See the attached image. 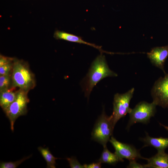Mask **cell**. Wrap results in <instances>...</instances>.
<instances>
[{"mask_svg": "<svg viewBox=\"0 0 168 168\" xmlns=\"http://www.w3.org/2000/svg\"><path fill=\"white\" fill-rule=\"evenodd\" d=\"M117 76V74L109 68L105 55L100 54L93 61L87 73L81 82L85 96L89 98L93 88L102 79Z\"/></svg>", "mask_w": 168, "mask_h": 168, "instance_id": "1", "label": "cell"}, {"mask_svg": "<svg viewBox=\"0 0 168 168\" xmlns=\"http://www.w3.org/2000/svg\"><path fill=\"white\" fill-rule=\"evenodd\" d=\"M11 86L29 92L36 86L34 74L26 62L14 58L11 72Z\"/></svg>", "mask_w": 168, "mask_h": 168, "instance_id": "2", "label": "cell"}, {"mask_svg": "<svg viewBox=\"0 0 168 168\" xmlns=\"http://www.w3.org/2000/svg\"><path fill=\"white\" fill-rule=\"evenodd\" d=\"M114 128L112 115L108 116L103 109L94 126L91 133L92 138L103 147H105L111 137Z\"/></svg>", "mask_w": 168, "mask_h": 168, "instance_id": "3", "label": "cell"}, {"mask_svg": "<svg viewBox=\"0 0 168 168\" xmlns=\"http://www.w3.org/2000/svg\"><path fill=\"white\" fill-rule=\"evenodd\" d=\"M28 92L19 89L15 100L4 111L10 121L12 132L14 131V124L16 119L27 113V105L30 101L28 96Z\"/></svg>", "mask_w": 168, "mask_h": 168, "instance_id": "4", "label": "cell"}, {"mask_svg": "<svg viewBox=\"0 0 168 168\" xmlns=\"http://www.w3.org/2000/svg\"><path fill=\"white\" fill-rule=\"evenodd\" d=\"M156 105L153 101L148 103L143 101L138 104L129 114L130 117L128 127L137 123L149 122L155 114Z\"/></svg>", "mask_w": 168, "mask_h": 168, "instance_id": "5", "label": "cell"}, {"mask_svg": "<svg viewBox=\"0 0 168 168\" xmlns=\"http://www.w3.org/2000/svg\"><path fill=\"white\" fill-rule=\"evenodd\" d=\"M134 91L133 88L123 94L116 93L114 95L112 114L113 126L121 118L129 114L132 109L129 107L130 100Z\"/></svg>", "mask_w": 168, "mask_h": 168, "instance_id": "6", "label": "cell"}, {"mask_svg": "<svg viewBox=\"0 0 168 168\" xmlns=\"http://www.w3.org/2000/svg\"><path fill=\"white\" fill-rule=\"evenodd\" d=\"M153 101L163 108L168 107V73L155 82L151 91Z\"/></svg>", "mask_w": 168, "mask_h": 168, "instance_id": "7", "label": "cell"}, {"mask_svg": "<svg viewBox=\"0 0 168 168\" xmlns=\"http://www.w3.org/2000/svg\"><path fill=\"white\" fill-rule=\"evenodd\" d=\"M115 149V153L123 161L124 159L128 160H136L138 158L143 159L138 150L131 145L120 142L113 137L109 141Z\"/></svg>", "mask_w": 168, "mask_h": 168, "instance_id": "8", "label": "cell"}, {"mask_svg": "<svg viewBox=\"0 0 168 168\" xmlns=\"http://www.w3.org/2000/svg\"><path fill=\"white\" fill-rule=\"evenodd\" d=\"M147 56L152 64L165 73L164 67L165 63L168 56V45L153 48L147 53Z\"/></svg>", "mask_w": 168, "mask_h": 168, "instance_id": "9", "label": "cell"}, {"mask_svg": "<svg viewBox=\"0 0 168 168\" xmlns=\"http://www.w3.org/2000/svg\"><path fill=\"white\" fill-rule=\"evenodd\" d=\"M143 159L147 161V163L144 165L146 168H168V154L165 151H157L154 156Z\"/></svg>", "mask_w": 168, "mask_h": 168, "instance_id": "10", "label": "cell"}, {"mask_svg": "<svg viewBox=\"0 0 168 168\" xmlns=\"http://www.w3.org/2000/svg\"><path fill=\"white\" fill-rule=\"evenodd\" d=\"M54 38L57 39L63 40L70 42L86 44L98 49L101 53L106 52L103 50L100 46L87 42L83 40L81 37L70 33L63 31L56 30L54 33Z\"/></svg>", "mask_w": 168, "mask_h": 168, "instance_id": "11", "label": "cell"}, {"mask_svg": "<svg viewBox=\"0 0 168 168\" xmlns=\"http://www.w3.org/2000/svg\"><path fill=\"white\" fill-rule=\"evenodd\" d=\"M142 140L145 144L144 147L152 146L156 149L157 151H165L168 147V138H153L146 133V136Z\"/></svg>", "mask_w": 168, "mask_h": 168, "instance_id": "12", "label": "cell"}, {"mask_svg": "<svg viewBox=\"0 0 168 168\" xmlns=\"http://www.w3.org/2000/svg\"><path fill=\"white\" fill-rule=\"evenodd\" d=\"M12 87L0 92V105L4 111L14 101L16 97L17 91Z\"/></svg>", "mask_w": 168, "mask_h": 168, "instance_id": "13", "label": "cell"}, {"mask_svg": "<svg viewBox=\"0 0 168 168\" xmlns=\"http://www.w3.org/2000/svg\"><path fill=\"white\" fill-rule=\"evenodd\" d=\"M98 161L101 163L114 165L118 162L124 161L120 159L115 153H112L109 151L106 146L104 147L103 150Z\"/></svg>", "mask_w": 168, "mask_h": 168, "instance_id": "14", "label": "cell"}, {"mask_svg": "<svg viewBox=\"0 0 168 168\" xmlns=\"http://www.w3.org/2000/svg\"><path fill=\"white\" fill-rule=\"evenodd\" d=\"M38 149L46 162V168H55L56 160L58 158L53 156L48 147H39Z\"/></svg>", "mask_w": 168, "mask_h": 168, "instance_id": "15", "label": "cell"}, {"mask_svg": "<svg viewBox=\"0 0 168 168\" xmlns=\"http://www.w3.org/2000/svg\"><path fill=\"white\" fill-rule=\"evenodd\" d=\"M11 72L0 75V92L7 90L11 86Z\"/></svg>", "mask_w": 168, "mask_h": 168, "instance_id": "16", "label": "cell"}, {"mask_svg": "<svg viewBox=\"0 0 168 168\" xmlns=\"http://www.w3.org/2000/svg\"><path fill=\"white\" fill-rule=\"evenodd\" d=\"M31 155L24 157L20 160L15 161L8 162H1L0 163V168H16L19 166L21 163L27 159H29Z\"/></svg>", "mask_w": 168, "mask_h": 168, "instance_id": "17", "label": "cell"}, {"mask_svg": "<svg viewBox=\"0 0 168 168\" xmlns=\"http://www.w3.org/2000/svg\"><path fill=\"white\" fill-rule=\"evenodd\" d=\"M13 61L0 67V75L11 73L13 67Z\"/></svg>", "mask_w": 168, "mask_h": 168, "instance_id": "18", "label": "cell"}, {"mask_svg": "<svg viewBox=\"0 0 168 168\" xmlns=\"http://www.w3.org/2000/svg\"><path fill=\"white\" fill-rule=\"evenodd\" d=\"M66 159L68 161L71 168H84L83 165H82L75 157H72L70 158H67Z\"/></svg>", "mask_w": 168, "mask_h": 168, "instance_id": "19", "label": "cell"}, {"mask_svg": "<svg viewBox=\"0 0 168 168\" xmlns=\"http://www.w3.org/2000/svg\"><path fill=\"white\" fill-rule=\"evenodd\" d=\"M129 162L127 168H145V165H142L137 163L136 160H129Z\"/></svg>", "mask_w": 168, "mask_h": 168, "instance_id": "20", "label": "cell"}, {"mask_svg": "<svg viewBox=\"0 0 168 168\" xmlns=\"http://www.w3.org/2000/svg\"><path fill=\"white\" fill-rule=\"evenodd\" d=\"M13 58L0 55V67L13 61Z\"/></svg>", "mask_w": 168, "mask_h": 168, "instance_id": "21", "label": "cell"}, {"mask_svg": "<svg viewBox=\"0 0 168 168\" xmlns=\"http://www.w3.org/2000/svg\"><path fill=\"white\" fill-rule=\"evenodd\" d=\"M101 163L99 161L83 165L84 168H100L101 167Z\"/></svg>", "mask_w": 168, "mask_h": 168, "instance_id": "22", "label": "cell"}, {"mask_svg": "<svg viewBox=\"0 0 168 168\" xmlns=\"http://www.w3.org/2000/svg\"><path fill=\"white\" fill-rule=\"evenodd\" d=\"M160 124L163 126L168 131V126H166L161 123H160Z\"/></svg>", "mask_w": 168, "mask_h": 168, "instance_id": "23", "label": "cell"}]
</instances>
